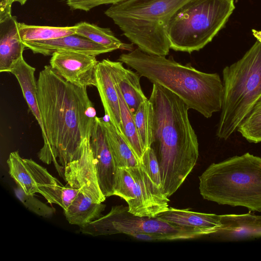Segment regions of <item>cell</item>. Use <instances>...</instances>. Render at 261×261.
Wrapping results in <instances>:
<instances>
[{
    "mask_svg": "<svg viewBox=\"0 0 261 261\" xmlns=\"http://www.w3.org/2000/svg\"><path fill=\"white\" fill-rule=\"evenodd\" d=\"M28 0H0V19L10 16L11 14V7L13 3L17 2L23 5Z\"/></svg>",
    "mask_w": 261,
    "mask_h": 261,
    "instance_id": "d6a6232c",
    "label": "cell"
},
{
    "mask_svg": "<svg viewBox=\"0 0 261 261\" xmlns=\"http://www.w3.org/2000/svg\"><path fill=\"white\" fill-rule=\"evenodd\" d=\"M124 0H66L67 5L72 10L88 11L102 5L115 4Z\"/></svg>",
    "mask_w": 261,
    "mask_h": 261,
    "instance_id": "1f68e13d",
    "label": "cell"
},
{
    "mask_svg": "<svg viewBox=\"0 0 261 261\" xmlns=\"http://www.w3.org/2000/svg\"><path fill=\"white\" fill-rule=\"evenodd\" d=\"M38 103L48 145L38 153L46 164L53 163L60 176L68 164L78 158L90 139L96 114L87 88L66 81L50 65L40 71Z\"/></svg>",
    "mask_w": 261,
    "mask_h": 261,
    "instance_id": "6da1fadb",
    "label": "cell"
},
{
    "mask_svg": "<svg viewBox=\"0 0 261 261\" xmlns=\"http://www.w3.org/2000/svg\"><path fill=\"white\" fill-rule=\"evenodd\" d=\"M99 120L105 132L109 148L117 168H128L139 163L123 137L113 124L102 118Z\"/></svg>",
    "mask_w": 261,
    "mask_h": 261,
    "instance_id": "7402d4cb",
    "label": "cell"
},
{
    "mask_svg": "<svg viewBox=\"0 0 261 261\" xmlns=\"http://www.w3.org/2000/svg\"><path fill=\"white\" fill-rule=\"evenodd\" d=\"M14 193L28 210L36 214L46 218H51L54 215L55 209L39 200L34 194H26L18 186L14 189Z\"/></svg>",
    "mask_w": 261,
    "mask_h": 261,
    "instance_id": "f546056e",
    "label": "cell"
},
{
    "mask_svg": "<svg viewBox=\"0 0 261 261\" xmlns=\"http://www.w3.org/2000/svg\"><path fill=\"white\" fill-rule=\"evenodd\" d=\"M149 100L153 112L150 147L159 162L161 190L169 198L182 184L199 156L197 137L187 104L171 91L153 83Z\"/></svg>",
    "mask_w": 261,
    "mask_h": 261,
    "instance_id": "7a4b0ae2",
    "label": "cell"
},
{
    "mask_svg": "<svg viewBox=\"0 0 261 261\" xmlns=\"http://www.w3.org/2000/svg\"><path fill=\"white\" fill-rule=\"evenodd\" d=\"M18 22L12 15L0 20V72H9L25 48L20 37Z\"/></svg>",
    "mask_w": 261,
    "mask_h": 261,
    "instance_id": "ac0fdd59",
    "label": "cell"
},
{
    "mask_svg": "<svg viewBox=\"0 0 261 261\" xmlns=\"http://www.w3.org/2000/svg\"><path fill=\"white\" fill-rule=\"evenodd\" d=\"M256 41L238 61L223 70V100L216 135L228 139L261 96V31L252 30Z\"/></svg>",
    "mask_w": 261,
    "mask_h": 261,
    "instance_id": "8992f818",
    "label": "cell"
},
{
    "mask_svg": "<svg viewBox=\"0 0 261 261\" xmlns=\"http://www.w3.org/2000/svg\"><path fill=\"white\" fill-rule=\"evenodd\" d=\"M235 9L233 0H190L173 14L168 23L170 48L191 53L211 42Z\"/></svg>",
    "mask_w": 261,
    "mask_h": 261,
    "instance_id": "52a82bcc",
    "label": "cell"
},
{
    "mask_svg": "<svg viewBox=\"0 0 261 261\" xmlns=\"http://www.w3.org/2000/svg\"><path fill=\"white\" fill-rule=\"evenodd\" d=\"M7 162L9 167V173L16 182L17 186L28 194L38 193L36 182L23 159L20 156L18 151L11 152Z\"/></svg>",
    "mask_w": 261,
    "mask_h": 261,
    "instance_id": "484cf974",
    "label": "cell"
},
{
    "mask_svg": "<svg viewBox=\"0 0 261 261\" xmlns=\"http://www.w3.org/2000/svg\"><path fill=\"white\" fill-rule=\"evenodd\" d=\"M190 0H124L105 12L123 34L143 51L166 56L170 44L167 28L170 19Z\"/></svg>",
    "mask_w": 261,
    "mask_h": 261,
    "instance_id": "5b68a950",
    "label": "cell"
},
{
    "mask_svg": "<svg viewBox=\"0 0 261 261\" xmlns=\"http://www.w3.org/2000/svg\"><path fill=\"white\" fill-rule=\"evenodd\" d=\"M103 61L125 102L132 112L134 113L142 103L148 99L141 87V76L137 72L125 68L121 62L113 61L108 59Z\"/></svg>",
    "mask_w": 261,
    "mask_h": 261,
    "instance_id": "2e32d148",
    "label": "cell"
},
{
    "mask_svg": "<svg viewBox=\"0 0 261 261\" xmlns=\"http://www.w3.org/2000/svg\"><path fill=\"white\" fill-rule=\"evenodd\" d=\"M71 188L80 189L93 201L102 203L106 197L99 186L90 139H87L81 155L67 165L63 178Z\"/></svg>",
    "mask_w": 261,
    "mask_h": 261,
    "instance_id": "8fae6325",
    "label": "cell"
},
{
    "mask_svg": "<svg viewBox=\"0 0 261 261\" xmlns=\"http://www.w3.org/2000/svg\"><path fill=\"white\" fill-rule=\"evenodd\" d=\"M117 61L131 67L147 78L171 91L181 98L190 109L205 118L221 111L223 85L219 75L197 70L190 64L182 65L173 58L147 54L137 48L121 54Z\"/></svg>",
    "mask_w": 261,
    "mask_h": 261,
    "instance_id": "3957f363",
    "label": "cell"
},
{
    "mask_svg": "<svg viewBox=\"0 0 261 261\" xmlns=\"http://www.w3.org/2000/svg\"><path fill=\"white\" fill-rule=\"evenodd\" d=\"M133 179L134 200L128 206V211L140 217H155L169 208V198L152 181L140 161L127 168Z\"/></svg>",
    "mask_w": 261,
    "mask_h": 261,
    "instance_id": "9c48e42d",
    "label": "cell"
},
{
    "mask_svg": "<svg viewBox=\"0 0 261 261\" xmlns=\"http://www.w3.org/2000/svg\"><path fill=\"white\" fill-rule=\"evenodd\" d=\"M82 233L92 236L117 233L129 235L144 233L164 236V240L188 239L206 234L202 231L172 224L157 217H140L128 211V206L115 205L107 214L81 227Z\"/></svg>",
    "mask_w": 261,
    "mask_h": 261,
    "instance_id": "ba28073f",
    "label": "cell"
},
{
    "mask_svg": "<svg viewBox=\"0 0 261 261\" xmlns=\"http://www.w3.org/2000/svg\"><path fill=\"white\" fill-rule=\"evenodd\" d=\"M90 143L100 190L106 198L113 196L117 167L98 117L92 130Z\"/></svg>",
    "mask_w": 261,
    "mask_h": 261,
    "instance_id": "7c38bea8",
    "label": "cell"
},
{
    "mask_svg": "<svg viewBox=\"0 0 261 261\" xmlns=\"http://www.w3.org/2000/svg\"><path fill=\"white\" fill-rule=\"evenodd\" d=\"M137 133L144 151L150 147L153 130V112L149 99L142 103L133 113Z\"/></svg>",
    "mask_w": 261,
    "mask_h": 261,
    "instance_id": "4316f807",
    "label": "cell"
},
{
    "mask_svg": "<svg viewBox=\"0 0 261 261\" xmlns=\"http://www.w3.org/2000/svg\"><path fill=\"white\" fill-rule=\"evenodd\" d=\"M106 206L102 202H94L80 190L64 213L70 224L81 227L101 217Z\"/></svg>",
    "mask_w": 261,
    "mask_h": 261,
    "instance_id": "44dd1931",
    "label": "cell"
},
{
    "mask_svg": "<svg viewBox=\"0 0 261 261\" xmlns=\"http://www.w3.org/2000/svg\"><path fill=\"white\" fill-rule=\"evenodd\" d=\"M237 130L250 143L261 142V96L240 124Z\"/></svg>",
    "mask_w": 261,
    "mask_h": 261,
    "instance_id": "83f0119b",
    "label": "cell"
},
{
    "mask_svg": "<svg viewBox=\"0 0 261 261\" xmlns=\"http://www.w3.org/2000/svg\"><path fill=\"white\" fill-rule=\"evenodd\" d=\"M140 161L149 174L152 181L161 190L160 166L153 150L151 147L146 149Z\"/></svg>",
    "mask_w": 261,
    "mask_h": 261,
    "instance_id": "4dcf8cb0",
    "label": "cell"
},
{
    "mask_svg": "<svg viewBox=\"0 0 261 261\" xmlns=\"http://www.w3.org/2000/svg\"><path fill=\"white\" fill-rule=\"evenodd\" d=\"M96 86L109 121L122 134L121 120L118 93L109 70L103 60L99 62L96 72Z\"/></svg>",
    "mask_w": 261,
    "mask_h": 261,
    "instance_id": "ffe728a7",
    "label": "cell"
},
{
    "mask_svg": "<svg viewBox=\"0 0 261 261\" xmlns=\"http://www.w3.org/2000/svg\"><path fill=\"white\" fill-rule=\"evenodd\" d=\"M115 85L119 101L121 135L135 156L140 160L144 152V149L137 133L133 113L125 102L118 87L115 84Z\"/></svg>",
    "mask_w": 261,
    "mask_h": 261,
    "instance_id": "cb8c5ba5",
    "label": "cell"
},
{
    "mask_svg": "<svg viewBox=\"0 0 261 261\" xmlns=\"http://www.w3.org/2000/svg\"><path fill=\"white\" fill-rule=\"evenodd\" d=\"M221 227L212 234L220 240L240 241L261 237V215L226 214L220 215Z\"/></svg>",
    "mask_w": 261,
    "mask_h": 261,
    "instance_id": "9a60e30c",
    "label": "cell"
},
{
    "mask_svg": "<svg viewBox=\"0 0 261 261\" xmlns=\"http://www.w3.org/2000/svg\"><path fill=\"white\" fill-rule=\"evenodd\" d=\"M156 217L178 226L202 231L206 235L217 232L221 227L220 215L194 212L189 208L169 207Z\"/></svg>",
    "mask_w": 261,
    "mask_h": 261,
    "instance_id": "d6986e66",
    "label": "cell"
},
{
    "mask_svg": "<svg viewBox=\"0 0 261 261\" xmlns=\"http://www.w3.org/2000/svg\"><path fill=\"white\" fill-rule=\"evenodd\" d=\"M34 54L51 56L59 50H68L96 56L112 51L76 34L48 40L22 42Z\"/></svg>",
    "mask_w": 261,
    "mask_h": 261,
    "instance_id": "5bb4252c",
    "label": "cell"
},
{
    "mask_svg": "<svg viewBox=\"0 0 261 261\" xmlns=\"http://www.w3.org/2000/svg\"><path fill=\"white\" fill-rule=\"evenodd\" d=\"M199 179L203 199L261 212V158L247 152L212 163Z\"/></svg>",
    "mask_w": 261,
    "mask_h": 261,
    "instance_id": "277c9868",
    "label": "cell"
},
{
    "mask_svg": "<svg viewBox=\"0 0 261 261\" xmlns=\"http://www.w3.org/2000/svg\"><path fill=\"white\" fill-rule=\"evenodd\" d=\"M20 37L23 41H36L57 39L75 34L74 26L51 27L18 23Z\"/></svg>",
    "mask_w": 261,
    "mask_h": 261,
    "instance_id": "d4e9b609",
    "label": "cell"
},
{
    "mask_svg": "<svg viewBox=\"0 0 261 261\" xmlns=\"http://www.w3.org/2000/svg\"><path fill=\"white\" fill-rule=\"evenodd\" d=\"M38 190L50 203L57 204L64 210L67 209L73 201L80 189L64 186L47 170L32 159H23Z\"/></svg>",
    "mask_w": 261,
    "mask_h": 261,
    "instance_id": "4fadbf2b",
    "label": "cell"
},
{
    "mask_svg": "<svg viewBox=\"0 0 261 261\" xmlns=\"http://www.w3.org/2000/svg\"><path fill=\"white\" fill-rule=\"evenodd\" d=\"M134 179L127 168H117L115 176L114 195L124 200L130 205L134 198L133 194Z\"/></svg>",
    "mask_w": 261,
    "mask_h": 261,
    "instance_id": "f1b7e54d",
    "label": "cell"
},
{
    "mask_svg": "<svg viewBox=\"0 0 261 261\" xmlns=\"http://www.w3.org/2000/svg\"><path fill=\"white\" fill-rule=\"evenodd\" d=\"M35 70L34 67L25 61L22 56L13 63L9 72L13 74L17 80L23 97L40 126L43 139V145L40 151H43L48 145V140L38 103Z\"/></svg>",
    "mask_w": 261,
    "mask_h": 261,
    "instance_id": "e0dca14e",
    "label": "cell"
},
{
    "mask_svg": "<svg viewBox=\"0 0 261 261\" xmlns=\"http://www.w3.org/2000/svg\"><path fill=\"white\" fill-rule=\"evenodd\" d=\"M74 26L76 35L86 38L112 51L119 49L129 51L133 50L132 44L122 42L109 28H101L86 21L80 22Z\"/></svg>",
    "mask_w": 261,
    "mask_h": 261,
    "instance_id": "603a6c76",
    "label": "cell"
},
{
    "mask_svg": "<svg viewBox=\"0 0 261 261\" xmlns=\"http://www.w3.org/2000/svg\"><path fill=\"white\" fill-rule=\"evenodd\" d=\"M98 62L94 56L59 50L52 54L49 65L68 82L87 88L96 86V72Z\"/></svg>",
    "mask_w": 261,
    "mask_h": 261,
    "instance_id": "30bf717a",
    "label": "cell"
}]
</instances>
